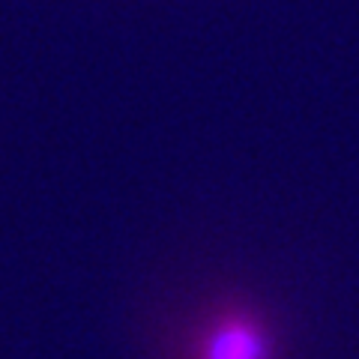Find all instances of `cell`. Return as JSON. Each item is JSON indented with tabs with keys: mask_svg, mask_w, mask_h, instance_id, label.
<instances>
[{
	"mask_svg": "<svg viewBox=\"0 0 359 359\" xmlns=\"http://www.w3.org/2000/svg\"><path fill=\"white\" fill-rule=\"evenodd\" d=\"M156 359H276V335L264 311L243 299H216L162 335Z\"/></svg>",
	"mask_w": 359,
	"mask_h": 359,
	"instance_id": "cell-1",
	"label": "cell"
}]
</instances>
